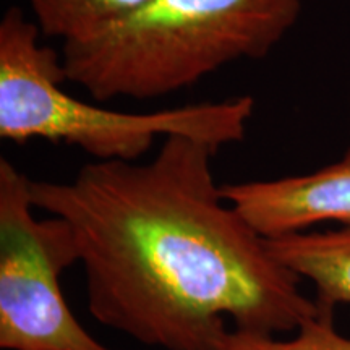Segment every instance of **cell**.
Returning <instances> with one entry per match:
<instances>
[{
  "label": "cell",
  "mask_w": 350,
  "mask_h": 350,
  "mask_svg": "<svg viewBox=\"0 0 350 350\" xmlns=\"http://www.w3.org/2000/svg\"><path fill=\"white\" fill-rule=\"evenodd\" d=\"M219 150L169 137L148 163L93 161L68 182L31 180L34 208L65 219L100 325L164 350H208L227 331L275 336L319 317L301 279L224 198Z\"/></svg>",
  "instance_id": "cell-1"
},
{
  "label": "cell",
  "mask_w": 350,
  "mask_h": 350,
  "mask_svg": "<svg viewBox=\"0 0 350 350\" xmlns=\"http://www.w3.org/2000/svg\"><path fill=\"white\" fill-rule=\"evenodd\" d=\"M305 0H150L107 28L62 44L67 81L94 100L156 99L239 60L262 59Z\"/></svg>",
  "instance_id": "cell-2"
},
{
  "label": "cell",
  "mask_w": 350,
  "mask_h": 350,
  "mask_svg": "<svg viewBox=\"0 0 350 350\" xmlns=\"http://www.w3.org/2000/svg\"><path fill=\"white\" fill-rule=\"evenodd\" d=\"M36 21L12 7L0 20V137L80 148L96 161H138L156 139L187 137L221 150L240 143L255 113L252 96L154 112H122L75 98L62 55L44 46Z\"/></svg>",
  "instance_id": "cell-3"
},
{
  "label": "cell",
  "mask_w": 350,
  "mask_h": 350,
  "mask_svg": "<svg viewBox=\"0 0 350 350\" xmlns=\"http://www.w3.org/2000/svg\"><path fill=\"white\" fill-rule=\"evenodd\" d=\"M29 178L0 157V347L111 350L75 318L60 286L80 262L75 232L59 216L38 219Z\"/></svg>",
  "instance_id": "cell-4"
},
{
  "label": "cell",
  "mask_w": 350,
  "mask_h": 350,
  "mask_svg": "<svg viewBox=\"0 0 350 350\" xmlns=\"http://www.w3.org/2000/svg\"><path fill=\"white\" fill-rule=\"evenodd\" d=\"M222 195L265 239L327 221L350 224V148L314 172L229 183L222 185Z\"/></svg>",
  "instance_id": "cell-5"
},
{
  "label": "cell",
  "mask_w": 350,
  "mask_h": 350,
  "mask_svg": "<svg viewBox=\"0 0 350 350\" xmlns=\"http://www.w3.org/2000/svg\"><path fill=\"white\" fill-rule=\"evenodd\" d=\"M266 247L287 269L313 284L321 312L350 305V224L266 239Z\"/></svg>",
  "instance_id": "cell-6"
},
{
  "label": "cell",
  "mask_w": 350,
  "mask_h": 350,
  "mask_svg": "<svg viewBox=\"0 0 350 350\" xmlns=\"http://www.w3.org/2000/svg\"><path fill=\"white\" fill-rule=\"evenodd\" d=\"M150 0H26L42 36L72 42L107 28Z\"/></svg>",
  "instance_id": "cell-7"
},
{
  "label": "cell",
  "mask_w": 350,
  "mask_h": 350,
  "mask_svg": "<svg viewBox=\"0 0 350 350\" xmlns=\"http://www.w3.org/2000/svg\"><path fill=\"white\" fill-rule=\"evenodd\" d=\"M208 350H350V339L340 336L332 323V313L321 312L305 323L292 339L227 329Z\"/></svg>",
  "instance_id": "cell-8"
}]
</instances>
